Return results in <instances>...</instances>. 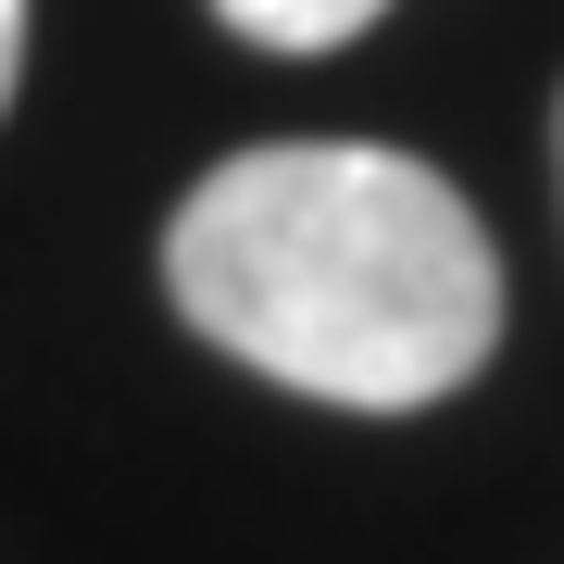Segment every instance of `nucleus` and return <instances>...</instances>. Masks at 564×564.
<instances>
[{
    "label": "nucleus",
    "mask_w": 564,
    "mask_h": 564,
    "mask_svg": "<svg viewBox=\"0 0 564 564\" xmlns=\"http://www.w3.org/2000/svg\"><path fill=\"white\" fill-rule=\"evenodd\" d=\"M163 276L226 364L339 414H426L502 339V251L464 188L364 139L214 163L163 226Z\"/></svg>",
    "instance_id": "1"
},
{
    "label": "nucleus",
    "mask_w": 564,
    "mask_h": 564,
    "mask_svg": "<svg viewBox=\"0 0 564 564\" xmlns=\"http://www.w3.org/2000/svg\"><path fill=\"white\" fill-rule=\"evenodd\" d=\"M226 25H239L251 51H339V39H364V25L389 13V0H214Z\"/></svg>",
    "instance_id": "2"
},
{
    "label": "nucleus",
    "mask_w": 564,
    "mask_h": 564,
    "mask_svg": "<svg viewBox=\"0 0 564 564\" xmlns=\"http://www.w3.org/2000/svg\"><path fill=\"white\" fill-rule=\"evenodd\" d=\"M13 76H25V0H0V113H13Z\"/></svg>",
    "instance_id": "3"
}]
</instances>
